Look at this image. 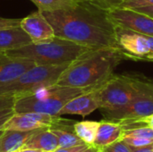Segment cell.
<instances>
[{"label": "cell", "mask_w": 153, "mask_h": 152, "mask_svg": "<svg viewBox=\"0 0 153 152\" xmlns=\"http://www.w3.org/2000/svg\"><path fill=\"white\" fill-rule=\"evenodd\" d=\"M31 43L30 38L21 26L0 29V53H5Z\"/></svg>", "instance_id": "4fadbf2b"}, {"label": "cell", "mask_w": 153, "mask_h": 152, "mask_svg": "<svg viewBox=\"0 0 153 152\" xmlns=\"http://www.w3.org/2000/svg\"><path fill=\"white\" fill-rule=\"evenodd\" d=\"M100 122L96 121H82L76 122L74 125L75 134L86 144L93 145L95 141Z\"/></svg>", "instance_id": "e0dca14e"}, {"label": "cell", "mask_w": 153, "mask_h": 152, "mask_svg": "<svg viewBox=\"0 0 153 152\" xmlns=\"http://www.w3.org/2000/svg\"><path fill=\"white\" fill-rule=\"evenodd\" d=\"M20 152H48L41 151V150H36V149H22Z\"/></svg>", "instance_id": "f546056e"}, {"label": "cell", "mask_w": 153, "mask_h": 152, "mask_svg": "<svg viewBox=\"0 0 153 152\" xmlns=\"http://www.w3.org/2000/svg\"><path fill=\"white\" fill-rule=\"evenodd\" d=\"M57 148V137L52 133L50 128L39 129L28 139L22 147V149H36L48 152H53Z\"/></svg>", "instance_id": "5bb4252c"}, {"label": "cell", "mask_w": 153, "mask_h": 152, "mask_svg": "<svg viewBox=\"0 0 153 152\" xmlns=\"http://www.w3.org/2000/svg\"><path fill=\"white\" fill-rule=\"evenodd\" d=\"M136 11H139L143 13H145L147 15H150L153 18V5L151 6H146V7H141V8H137V9H134Z\"/></svg>", "instance_id": "83f0119b"}, {"label": "cell", "mask_w": 153, "mask_h": 152, "mask_svg": "<svg viewBox=\"0 0 153 152\" xmlns=\"http://www.w3.org/2000/svg\"><path fill=\"white\" fill-rule=\"evenodd\" d=\"M40 12H53L73 6L77 0H30Z\"/></svg>", "instance_id": "ac0fdd59"}, {"label": "cell", "mask_w": 153, "mask_h": 152, "mask_svg": "<svg viewBox=\"0 0 153 152\" xmlns=\"http://www.w3.org/2000/svg\"><path fill=\"white\" fill-rule=\"evenodd\" d=\"M98 152H100V151H98Z\"/></svg>", "instance_id": "e575fe53"}, {"label": "cell", "mask_w": 153, "mask_h": 152, "mask_svg": "<svg viewBox=\"0 0 153 152\" xmlns=\"http://www.w3.org/2000/svg\"><path fill=\"white\" fill-rule=\"evenodd\" d=\"M125 59L126 56L118 47L91 49L72 62L56 84L74 88L97 87L114 74Z\"/></svg>", "instance_id": "7a4b0ae2"}, {"label": "cell", "mask_w": 153, "mask_h": 152, "mask_svg": "<svg viewBox=\"0 0 153 152\" xmlns=\"http://www.w3.org/2000/svg\"><path fill=\"white\" fill-rule=\"evenodd\" d=\"M153 5V0H125L119 8L137 9Z\"/></svg>", "instance_id": "7402d4cb"}, {"label": "cell", "mask_w": 153, "mask_h": 152, "mask_svg": "<svg viewBox=\"0 0 153 152\" xmlns=\"http://www.w3.org/2000/svg\"><path fill=\"white\" fill-rule=\"evenodd\" d=\"M13 108H4L0 110V130L3 127V125L14 115Z\"/></svg>", "instance_id": "d4e9b609"}, {"label": "cell", "mask_w": 153, "mask_h": 152, "mask_svg": "<svg viewBox=\"0 0 153 152\" xmlns=\"http://www.w3.org/2000/svg\"><path fill=\"white\" fill-rule=\"evenodd\" d=\"M139 120H140V121H142L143 123H144L146 125H148V126L152 127V128L153 129V114L152 115H151V116H149L144 117V118L139 119Z\"/></svg>", "instance_id": "f1b7e54d"}, {"label": "cell", "mask_w": 153, "mask_h": 152, "mask_svg": "<svg viewBox=\"0 0 153 152\" xmlns=\"http://www.w3.org/2000/svg\"><path fill=\"white\" fill-rule=\"evenodd\" d=\"M101 152H132L130 146H128L122 139L100 150Z\"/></svg>", "instance_id": "44dd1931"}, {"label": "cell", "mask_w": 153, "mask_h": 152, "mask_svg": "<svg viewBox=\"0 0 153 152\" xmlns=\"http://www.w3.org/2000/svg\"><path fill=\"white\" fill-rule=\"evenodd\" d=\"M137 90V77L112 74L98 90L100 108L104 119L124 109L134 99Z\"/></svg>", "instance_id": "8992f818"}, {"label": "cell", "mask_w": 153, "mask_h": 152, "mask_svg": "<svg viewBox=\"0 0 153 152\" xmlns=\"http://www.w3.org/2000/svg\"><path fill=\"white\" fill-rule=\"evenodd\" d=\"M122 136L123 125L121 123L103 119L100 122L93 146L98 150H102L115 142L121 140Z\"/></svg>", "instance_id": "7c38bea8"}, {"label": "cell", "mask_w": 153, "mask_h": 152, "mask_svg": "<svg viewBox=\"0 0 153 152\" xmlns=\"http://www.w3.org/2000/svg\"><path fill=\"white\" fill-rule=\"evenodd\" d=\"M91 49L75 42L55 37L47 41L31 43L6 51L4 54L13 57L31 60L36 65H70L80 56Z\"/></svg>", "instance_id": "3957f363"}, {"label": "cell", "mask_w": 153, "mask_h": 152, "mask_svg": "<svg viewBox=\"0 0 153 152\" xmlns=\"http://www.w3.org/2000/svg\"><path fill=\"white\" fill-rule=\"evenodd\" d=\"M3 133H4V130H0V138H1V136L3 134ZM0 152H1V151H0Z\"/></svg>", "instance_id": "d6a6232c"}, {"label": "cell", "mask_w": 153, "mask_h": 152, "mask_svg": "<svg viewBox=\"0 0 153 152\" xmlns=\"http://www.w3.org/2000/svg\"><path fill=\"white\" fill-rule=\"evenodd\" d=\"M100 152H101V151H100Z\"/></svg>", "instance_id": "d590c367"}, {"label": "cell", "mask_w": 153, "mask_h": 152, "mask_svg": "<svg viewBox=\"0 0 153 152\" xmlns=\"http://www.w3.org/2000/svg\"><path fill=\"white\" fill-rule=\"evenodd\" d=\"M14 152H20V151H14Z\"/></svg>", "instance_id": "836d02e7"}, {"label": "cell", "mask_w": 153, "mask_h": 152, "mask_svg": "<svg viewBox=\"0 0 153 152\" xmlns=\"http://www.w3.org/2000/svg\"><path fill=\"white\" fill-rule=\"evenodd\" d=\"M142 61H147V62H153V53L146 55Z\"/></svg>", "instance_id": "4dcf8cb0"}, {"label": "cell", "mask_w": 153, "mask_h": 152, "mask_svg": "<svg viewBox=\"0 0 153 152\" xmlns=\"http://www.w3.org/2000/svg\"><path fill=\"white\" fill-rule=\"evenodd\" d=\"M15 99H16L14 97L0 95V110L4 109V108H13Z\"/></svg>", "instance_id": "cb8c5ba5"}, {"label": "cell", "mask_w": 153, "mask_h": 152, "mask_svg": "<svg viewBox=\"0 0 153 152\" xmlns=\"http://www.w3.org/2000/svg\"><path fill=\"white\" fill-rule=\"evenodd\" d=\"M72 129H74V125L65 127L50 128L52 133L57 137L58 148H70L84 143Z\"/></svg>", "instance_id": "2e32d148"}, {"label": "cell", "mask_w": 153, "mask_h": 152, "mask_svg": "<svg viewBox=\"0 0 153 152\" xmlns=\"http://www.w3.org/2000/svg\"><path fill=\"white\" fill-rule=\"evenodd\" d=\"M20 26L30 38L32 43L47 41L56 37L52 25L39 10L22 19Z\"/></svg>", "instance_id": "9c48e42d"}, {"label": "cell", "mask_w": 153, "mask_h": 152, "mask_svg": "<svg viewBox=\"0 0 153 152\" xmlns=\"http://www.w3.org/2000/svg\"><path fill=\"white\" fill-rule=\"evenodd\" d=\"M89 146L86 143L81 144V145H77V146H74V147H70V148H57L56 151L53 152H82L85 151Z\"/></svg>", "instance_id": "484cf974"}, {"label": "cell", "mask_w": 153, "mask_h": 152, "mask_svg": "<svg viewBox=\"0 0 153 152\" xmlns=\"http://www.w3.org/2000/svg\"><path fill=\"white\" fill-rule=\"evenodd\" d=\"M153 114V81L137 77L136 93L124 109L111 115L105 120L114 122L135 121Z\"/></svg>", "instance_id": "52a82bcc"}, {"label": "cell", "mask_w": 153, "mask_h": 152, "mask_svg": "<svg viewBox=\"0 0 153 152\" xmlns=\"http://www.w3.org/2000/svg\"><path fill=\"white\" fill-rule=\"evenodd\" d=\"M68 65H35L14 80L0 83V95L19 99L30 96L43 88L55 85Z\"/></svg>", "instance_id": "5b68a950"}, {"label": "cell", "mask_w": 153, "mask_h": 152, "mask_svg": "<svg viewBox=\"0 0 153 152\" xmlns=\"http://www.w3.org/2000/svg\"><path fill=\"white\" fill-rule=\"evenodd\" d=\"M121 139L130 147H142L153 143V140L135 136H122Z\"/></svg>", "instance_id": "ffe728a7"}, {"label": "cell", "mask_w": 153, "mask_h": 152, "mask_svg": "<svg viewBox=\"0 0 153 152\" xmlns=\"http://www.w3.org/2000/svg\"><path fill=\"white\" fill-rule=\"evenodd\" d=\"M38 130L39 129L31 131H4L0 138V151L1 152H14L22 150L28 139Z\"/></svg>", "instance_id": "9a60e30c"}, {"label": "cell", "mask_w": 153, "mask_h": 152, "mask_svg": "<svg viewBox=\"0 0 153 152\" xmlns=\"http://www.w3.org/2000/svg\"><path fill=\"white\" fill-rule=\"evenodd\" d=\"M99 86V87H100ZM99 87L92 90L81 94L68 101L60 110L58 116L63 115H79L82 117L91 114L100 108Z\"/></svg>", "instance_id": "30bf717a"}, {"label": "cell", "mask_w": 153, "mask_h": 152, "mask_svg": "<svg viewBox=\"0 0 153 152\" xmlns=\"http://www.w3.org/2000/svg\"><path fill=\"white\" fill-rule=\"evenodd\" d=\"M100 151V150H98L97 148H95L93 145H91V146H89L85 151H83L82 152H98Z\"/></svg>", "instance_id": "1f68e13d"}, {"label": "cell", "mask_w": 153, "mask_h": 152, "mask_svg": "<svg viewBox=\"0 0 153 152\" xmlns=\"http://www.w3.org/2000/svg\"><path fill=\"white\" fill-rule=\"evenodd\" d=\"M88 1L107 12H110L117 8H119L125 0H88Z\"/></svg>", "instance_id": "d6986e66"}, {"label": "cell", "mask_w": 153, "mask_h": 152, "mask_svg": "<svg viewBox=\"0 0 153 152\" xmlns=\"http://www.w3.org/2000/svg\"><path fill=\"white\" fill-rule=\"evenodd\" d=\"M36 64L29 59L13 57L0 53V83L14 80Z\"/></svg>", "instance_id": "8fae6325"}, {"label": "cell", "mask_w": 153, "mask_h": 152, "mask_svg": "<svg viewBox=\"0 0 153 152\" xmlns=\"http://www.w3.org/2000/svg\"><path fill=\"white\" fill-rule=\"evenodd\" d=\"M97 87L74 88L55 84L43 88L30 96L16 99L13 110L15 113L36 112L58 116L60 110L68 101Z\"/></svg>", "instance_id": "277c9868"}, {"label": "cell", "mask_w": 153, "mask_h": 152, "mask_svg": "<svg viewBox=\"0 0 153 152\" xmlns=\"http://www.w3.org/2000/svg\"><path fill=\"white\" fill-rule=\"evenodd\" d=\"M22 19H12V18H4L0 17V29L18 27L21 24Z\"/></svg>", "instance_id": "603a6c76"}, {"label": "cell", "mask_w": 153, "mask_h": 152, "mask_svg": "<svg viewBox=\"0 0 153 152\" xmlns=\"http://www.w3.org/2000/svg\"><path fill=\"white\" fill-rule=\"evenodd\" d=\"M41 13L52 25L56 37L91 49L118 47L116 25L108 12L88 0H77L65 9Z\"/></svg>", "instance_id": "6da1fadb"}, {"label": "cell", "mask_w": 153, "mask_h": 152, "mask_svg": "<svg viewBox=\"0 0 153 152\" xmlns=\"http://www.w3.org/2000/svg\"><path fill=\"white\" fill-rule=\"evenodd\" d=\"M117 27L153 37V18L134 9L117 8L108 12Z\"/></svg>", "instance_id": "ba28073f"}, {"label": "cell", "mask_w": 153, "mask_h": 152, "mask_svg": "<svg viewBox=\"0 0 153 152\" xmlns=\"http://www.w3.org/2000/svg\"><path fill=\"white\" fill-rule=\"evenodd\" d=\"M132 152H153V143L142 147H130Z\"/></svg>", "instance_id": "4316f807"}]
</instances>
